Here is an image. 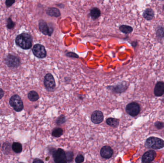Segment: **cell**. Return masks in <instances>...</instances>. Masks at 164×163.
Returning <instances> with one entry per match:
<instances>
[{"mask_svg":"<svg viewBox=\"0 0 164 163\" xmlns=\"http://www.w3.org/2000/svg\"><path fill=\"white\" fill-rule=\"evenodd\" d=\"M16 43L17 45L21 49H29L32 46V36L27 33L21 34L17 36Z\"/></svg>","mask_w":164,"mask_h":163,"instance_id":"cell-1","label":"cell"},{"mask_svg":"<svg viewBox=\"0 0 164 163\" xmlns=\"http://www.w3.org/2000/svg\"><path fill=\"white\" fill-rule=\"evenodd\" d=\"M145 145L146 147L153 149H159L164 147V141L155 137H151L145 141Z\"/></svg>","mask_w":164,"mask_h":163,"instance_id":"cell-2","label":"cell"},{"mask_svg":"<svg viewBox=\"0 0 164 163\" xmlns=\"http://www.w3.org/2000/svg\"><path fill=\"white\" fill-rule=\"evenodd\" d=\"M9 103L16 112H19L23 110V102L18 95H14L11 97Z\"/></svg>","mask_w":164,"mask_h":163,"instance_id":"cell-3","label":"cell"},{"mask_svg":"<svg viewBox=\"0 0 164 163\" xmlns=\"http://www.w3.org/2000/svg\"><path fill=\"white\" fill-rule=\"evenodd\" d=\"M4 61L5 64L10 68H17L20 64L19 58L11 54L7 55Z\"/></svg>","mask_w":164,"mask_h":163,"instance_id":"cell-4","label":"cell"},{"mask_svg":"<svg viewBox=\"0 0 164 163\" xmlns=\"http://www.w3.org/2000/svg\"><path fill=\"white\" fill-rule=\"evenodd\" d=\"M53 157L55 163H64L67 162L65 152L60 148H59L54 152Z\"/></svg>","mask_w":164,"mask_h":163,"instance_id":"cell-5","label":"cell"},{"mask_svg":"<svg viewBox=\"0 0 164 163\" xmlns=\"http://www.w3.org/2000/svg\"><path fill=\"white\" fill-rule=\"evenodd\" d=\"M44 84L45 88L49 91H53L55 89L56 84L54 77L52 74L50 73L46 74L44 78Z\"/></svg>","mask_w":164,"mask_h":163,"instance_id":"cell-6","label":"cell"},{"mask_svg":"<svg viewBox=\"0 0 164 163\" xmlns=\"http://www.w3.org/2000/svg\"><path fill=\"white\" fill-rule=\"evenodd\" d=\"M32 52L36 57L39 59H43L47 55L46 50L42 45L37 44L34 46Z\"/></svg>","mask_w":164,"mask_h":163,"instance_id":"cell-7","label":"cell"},{"mask_svg":"<svg viewBox=\"0 0 164 163\" xmlns=\"http://www.w3.org/2000/svg\"><path fill=\"white\" fill-rule=\"evenodd\" d=\"M126 111L131 116H137L140 112V105L136 102H132L127 105Z\"/></svg>","mask_w":164,"mask_h":163,"instance_id":"cell-8","label":"cell"},{"mask_svg":"<svg viewBox=\"0 0 164 163\" xmlns=\"http://www.w3.org/2000/svg\"><path fill=\"white\" fill-rule=\"evenodd\" d=\"M39 29L44 34L47 36H51L53 32V29L49 27L46 22L43 20H40L39 22Z\"/></svg>","mask_w":164,"mask_h":163,"instance_id":"cell-9","label":"cell"},{"mask_svg":"<svg viewBox=\"0 0 164 163\" xmlns=\"http://www.w3.org/2000/svg\"><path fill=\"white\" fill-rule=\"evenodd\" d=\"M156 152L155 151L150 150L143 154L142 161V163H149L154 160L156 157Z\"/></svg>","mask_w":164,"mask_h":163,"instance_id":"cell-10","label":"cell"},{"mask_svg":"<svg viewBox=\"0 0 164 163\" xmlns=\"http://www.w3.org/2000/svg\"><path fill=\"white\" fill-rule=\"evenodd\" d=\"M104 120L103 114L101 111H96L93 112L91 115V121L93 123L99 124L102 122Z\"/></svg>","mask_w":164,"mask_h":163,"instance_id":"cell-11","label":"cell"},{"mask_svg":"<svg viewBox=\"0 0 164 163\" xmlns=\"http://www.w3.org/2000/svg\"><path fill=\"white\" fill-rule=\"evenodd\" d=\"M113 151L110 147L105 146L100 150V155L103 158L106 159L110 158L112 156Z\"/></svg>","mask_w":164,"mask_h":163,"instance_id":"cell-12","label":"cell"},{"mask_svg":"<svg viewBox=\"0 0 164 163\" xmlns=\"http://www.w3.org/2000/svg\"><path fill=\"white\" fill-rule=\"evenodd\" d=\"M164 93V82H158L154 89V94L156 96L160 97Z\"/></svg>","mask_w":164,"mask_h":163,"instance_id":"cell-13","label":"cell"},{"mask_svg":"<svg viewBox=\"0 0 164 163\" xmlns=\"http://www.w3.org/2000/svg\"><path fill=\"white\" fill-rule=\"evenodd\" d=\"M47 14L50 16L58 17L60 15V11L59 9L56 8H49L47 10Z\"/></svg>","mask_w":164,"mask_h":163,"instance_id":"cell-14","label":"cell"},{"mask_svg":"<svg viewBox=\"0 0 164 163\" xmlns=\"http://www.w3.org/2000/svg\"><path fill=\"white\" fill-rule=\"evenodd\" d=\"M143 16L144 18L147 20H151L154 16V12L151 9L148 8L145 11Z\"/></svg>","mask_w":164,"mask_h":163,"instance_id":"cell-15","label":"cell"},{"mask_svg":"<svg viewBox=\"0 0 164 163\" xmlns=\"http://www.w3.org/2000/svg\"><path fill=\"white\" fill-rule=\"evenodd\" d=\"M39 94L37 92L34 91L30 92L28 94V98L31 102H36L39 99Z\"/></svg>","mask_w":164,"mask_h":163,"instance_id":"cell-16","label":"cell"},{"mask_svg":"<svg viewBox=\"0 0 164 163\" xmlns=\"http://www.w3.org/2000/svg\"><path fill=\"white\" fill-rule=\"evenodd\" d=\"M101 12L97 8H94L90 11V16L93 19H96L100 17Z\"/></svg>","mask_w":164,"mask_h":163,"instance_id":"cell-17","label":"cell"},{"mask_svg":"<svg viewBox=\"0 0 164 163\" xmlns=\"http://www.w3.org/2000/svg\"><path fill=\"white\" fill-rule=\"evenodd\" d=\"M106 124L109 126H112L113 127H116L119 124V120L117 119L109 118L106 120Z\"/></svg>","mask_w":164,"mask_h":163,"instance_id":"cell-18","label":"cell"},{"mask_svg":"<svg viewBox=\"0 0 164 163\" xmlns=\"http://www.w3.org/2000/svg\"><path fill=\"white\" fill-rule=\"evenodd\" d=\"M13 150L17 154L21 153L22 151V144L20 143H17V142H14L13 143L12 146Z\"/></svg>","mask_w":164,"mask_h":163,"instance_id":"cell-19","label":"cell"},{"mask_svg":"<svg viewBox=\"0 0 164 163\" xmlns=\"http://www.w3.org/2000/svg\"><path fill=\"white\" fill-rule=\"evenodd\" d=\"M119 30L123 33L129 34L131 33V32H132L133 29L130 26L122 25L119 27Z\"/></svg>","mask_w":164,"mask_h":163,"instance_id":"cell-20","label":"cell"},{"mask_svg":"<svg viewBox=\"0 0 164 163\" xmlns=\"http://www.w3.org/2000/svg\"><path fill=\"white\" fill-rule=\"evenodd\" d=\"M63 134V130L60 128H56L53 130L52 135L55 137H59L62 136Z\"/></svg>","mask_w":164,"mask_h":163,"instance_id":"cell-21","label":"cell"},{"mask_svg":"<svg viewBox=\"0 0 164 163\" xmlns=\"http://www.w3.org/2000/svg\"><path fill=\"white\" fill-rule=\"evenodd\" d=\"M14 26H15V24H14V22H13L12 19L10 17H9L7 19V27L8 29H11L14 28Z\"/></svg>","mask_w":164,"mask_h":163,"instance_id":"cell-22","label":"cell"},{"mask_svg":"<svg viewBox=\"0 0 164 163\" xmlns=\"http://www.w3.org/2000/svg\"><path fill=\"white\" fill-rule=\"evenodd\" d=\"M76 163H82L84 161V157L82 154H79L76 158Z\"/></svg>","mask_w":164,"mask_h":163,"instance_id":"cell-23","label":"cell"},{"mask_svg":"<svg viewBox=\"0 0 164 163\" xmlns=\"http://www.w3.org/2000/svg\"><path fill=\"white\" fill-rule=\"evenodd\" d=\"M155 125L156 128H157L158 129H161L164 127V123L162 122H156L155 124Z\"/></svg>","mask_w":164,"mask_h":163,"instance_id":"cell-24","label":"cell"},{"mask_svg":"<svg viewBox=\"0 0 164 163\" xmlns=\"http://www.w3.org/2000/svg\"><path fill=\"white\" fill-rule=\"evenodd\" d=\"M67 160V162H70L73 160V154L72 152H69L66 154Z\"/></svg>","mask_w":164,"mask_h":163,"instance_id":"cell-25","label":"cell"},{"mask_svg":"<svg viewBox=\"0 0 164 163\" xmlns=\"http://www.w3.org/2000/svg\"><path fill=\"white\" fill-rule=\"evenodd\" d=\"M65 117L63 115H62L58 119V120L57 121V123L58 124H63V122H65Z\"/></svg>","mask_w":164,"mask_h":163,"instance_id":"cell-26","label":"cell"},{"mask_svg":"<svg viewBox=\"0 0 164 163\" xmlns=\"http://www.w3.org/2000/svg\"><path fill=\"white\" fill-rule=\"evenodd\" d=\"M15 2V0H6L5 4L7 7L11 6Z\"/></svg>","mask_w":164,"mask_h":163,"instance_id":"cell-27","label":"cell"},{"mask_svg":"<svg viewBox=\"0 0 164 163\" xmlns=\"http://www.w3.org/2000/svg\"><path fill=\"white\" fill-rule=\"evenodd\" d=\"M158 35L160 37L164 36V29L163 28H160L159 30L158 31Z\"/></svg>","mask_w":164,"mask_h":163,"instance_id":"cell-28","label":"cell"},{"mask_svg":"<svg viewBox=\"0 0 164 163\" xmlns=\"http://www.w3.org/2000/svg\"><path fill=\"white\" fill-rule=\"evenodd\" d=\"M10 145L9 144V143H5L4 145H3V150L4 151H9L10 150Z\"/></svg>","mask_w":164,"mask_h":163,"instance_id":"cell-29","label":"cell"},{"mask_svg":"<svg viewBox=\"0 0 164 163\" xmlns=\"http://www.w3.org/2000/svg\"><path fill=\"white\" fill-rule=\"evenodd\" d=\"M66 56L70 57H73V58H78V56L76 55V53L73 52H69L66 54Z\"/></svg>","mask_w":164,"mask_h":163,"instance_id":"cell-30","label":"cell"},{"mask_svg":"<svg viewBox=\"0 0 164 163\" xmlns=\"http://www.w3.org/2000/svg\"><path fill=\"white\" fill-rule=\"evenodd\" d=\"M4 92L1 89H0V99H1L4 96Z\"/></svg>","mask_w":164,"mask_h":163,"instance_id":"cell-31","label":"cell"},{"mask_svg":"<svg viewBox=\"0 0 164 163\" xmlns=\"http://www.w3.org/2000/svg\"><path fill=\"white\" fill-rule=\"evenodd\" d=\"M43 163V161L41 160L40 159H35L33 161V163Z\"/></svg>","mask_w":164,"mask_h":163,"instance_id":"cell-32","label":"cell"},{"mask_svg":"<svg viewBox=\"0 0 164 163\" xmlns=\"http://www.w3.org/2000/svg\"><path fill=\"white\" fill-rule=\"evenodd\" d=\"M163 8H164V6H163Z\"/></svg>","mask_w":164,"mask_h":163,"instance_id":"cell-33","label":"cell"},{"mask_svg":"<svg viewBox=\"0 0 164 163\" xmlns=\"http://www.w3.org/2000/svg\"><path fill=\"white\" fill-rule=\"evenodd\" d=\"M0 147H1V144H0Z\"/></svg>","mask_w":164,"mask_h":163,"instance_id":"cell-34","label":"cell"}]
</instances>
